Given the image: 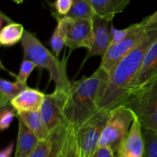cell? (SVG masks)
Segmentation results:
<instances>
[{
	"label": "cell",
	"instance_id": "484cf974",
	"mask_svg": "<svg viewBox=\"0 0 157 157\" xmlns=\"http://www.w3.org/2000/svg\"><path fill=\"white\" fill-rule=\"evenodd\" d=\"M36 67V64L32 62V61H30V60L27 59V58L23 60L21 66H20L19 73H18V76L16 77V81L20 82L21 84L27 85L28 78H29V77L30 76V75Z\"/></svg>",
	"mask_w": 157,
	"mask_h": 157
},
{
	"label": "cell",
	"instance_id": "d6986e66",
	"mask_svg": "<svg viewBox=\"0 0 157 157\" xmlns=\"http://www.w3.org/2000/svg\"><path fill=\"white\" fill-rule=\"evenodd\" d=\"M59 157H81L75 130L71 124L67 125L63 137Z\"/></svg>",
	"mask_w": 157,
	"mask_h": 157
},
{
	"label": "cell",
	"instance_id": "8fae6325",
	"mask_svg": "<svg viewBox=\"0 0 157 157\" xmlns=\"http://www.w3.org/2000/svg\"><path fill=\"white\" fill-rule=\"evenodd\" d=\"M94 41L92 48L87 52L84 63L88 58L94 56H104L110 46V23L112 21L95 15L94 17Z\"/></svg>",
	"mask_w": 157,
	"mask_h": 157
},
{
	"label": "cell",
	"instance_id": "ac0fdd59",
	"mask_svg": "<svg viewBox=\"0 0 157 157\" xmlns=\"http://www.w3.org/2000/svg\"><path fill=\"white\" fill-rule=\"evenodd\" d=\"M29 87L18 81L11 82L5 79L0 80V107L11 106V102L23 90Z\"/></svg>",
	"mask_w": 157,
	"mask_h": 157
},
{
	"label": "cell",
	"instance_id": "f546056e",
	"mask_svg": "<svg viewBox=\"0 0 157 157\" xmlns=\"http://www.w3.org/2000/svg\"><path fill=\"white\" fill-rule=\"evenodd\" d=\"M141 22H142L143 25L145 26H150L157 24V11H156V12L153 14H152V15H149V16L144 18Z\"/></svg>",
	"mask_w": 157,
	"mask_h": 157
},
{
	"label": "cell",
	"instance_id": "603a6c76",
	"mask_svg": "<svg viewBox=\"0 0 157 157\" xmlns=\"http://www.w3.org/2000/svg\"><path fill=\"white\" fill-rule=\"evenodd\" d=\"M140 26V23H136L130 25L129 27L126 28L124 29H115L111 25L110 26V36H111V40H110V46L114 45L117 43L121 42V41L127 38L129 35H131L136 29Z\"/></svg>",
	"mask_w": 157,
	"mask_h": 157
},
{
	"label": "cell",
	"instance_id": "6da1fadb",
	"mask_svg": "<svg viewBox=\"0 0 157 157\" xmlns=\"http://www.w3.org/2000/svg\"><path fill=\"white\" fill-rule=\"evenodd\" d=\"M156 39L157 24L149 26L144 41L110 71L108 81L98 100V110H112L125 104L130 96V84L140 70L146 53Z\"/></svg>",
	"mask_w": 157,
	"mask_h": 157
},
{
	"label": "cell",
	"instance_id": "ffe728a7",
	"mask_svg": "<svg viewBox=\"0 0 157 157\" xmlns=\"http://www.w3.org/2000/svg\"><path fill=\"white\" fill-rule=\"evenodd\" d=\"M52 16L56 19L58 24L51 38L50 44L55 55L58 57L64 46L66 45L65 25L61 17L58 14L52 13Z\"/></svg>",
	"mask_w": 157,
	"mask_h": 157
},
{
	"label": "cell",
	"instance_id": "5b68a950",
	"mask_svg": "<svg viewBox=\"0 0 157 157\" xmlns=\"http://www.w3.org/2000/svg\"><path fill=\"white\" fill-rule=\"evenodd\" d=\"M134 118L133 112L124 105L112 110L98 147H108L113 153H117L128 135Z\"/></svg>",
	"mask_w": 157,
	"mask_h": 157
},
{
	"label": "cell",
	"instance_id": "4316f807",
	"mask_svg": "<svg viewBox=\"0 0 157 157\" xmlns=\"http://www.w3.org/2000/svg\"><path fill=\"white\" fill-rule=\"evenodd\" d=\"M68 124H63L61 127H58L55 131V143H54L53 148L51 151L50 154L48 156V157H59V151L61 148V143H62L63 137L65 133L66 129Z\"/></svg>",
	"mask_w": 157,
	"mask_h": 157
},
{
	"label": "cell",
	"instance_id": "e0dca14e",
	"mask_svg": "<svg viewBox=\"0 0 157 157\" xmlns=\"http://www.w3.org/2000/svg\"><path fill=\"white\" fill-rule=\"evenodd\" d=\"M25 29L21 24L10 21L2 28L0 44L4 47H11L21 41Z\"/></svg>",
	"mask_w": 157,
	"mask_h": 157
},
{
	"label": "cell",
	"instance_id": "4fadbf2b",
	"mask_svg": "<svg viewBox=\"0 0 157 157\" xmlns=\"http://www.w3.org/2000/svg\"><path fill=\"white\" fill-rule=\"evenodd\" d=\"M44 97L45 94L39 90L28 87L12 100L11 106L17 113L38 111L42 106Z\"/></svg>",
	"mask_w": 157,
	"mask_h": 157
},
{
	"label": "cell",
	"instance_id": "3957f363",
	"mask_svg": "<svg viewBox=\"0 0 157 157\" xmlns=\"http://www.w3.org/2000/svg\"><path fill=\"white\" fill-rule=\"evenodd\" d=\"M25 57L35 63L37 67L49 72L50 79L55 84V90L69 92L71 82L67 74V61H59L32 32L25 30L21 39Z\"/></svg>",
	"mask_w": 157,
	"mask_h": 157
},
{
	"label": "cell",
	"instance_id": "5bb4252c",
	"mask_svg": "<svg viewBox=\"0 0 157 157\" xmlns=\"http://www.w3.org/2000/svg\"><path fill=\"white\" fill-rule=\"evenodd\" d=\"M101 18L112 21L115 15L124 11L130 0H84Z\"/></svg>",
	"mask_w": 157,
	"mask_h": 157
},
{
	"label": "cell",
	"instance_id": "f1b7e54d",
	"mask_svg": "<svg viewBox=\"0 0 157 157\" xmlns=\"http://www.w3.org/2000/svg\"><path fill=\"white\" fill-rule=\"evenodd\" d=\"M94 157H114V153L108 147H98Z\"/></svg>",
	"mask_w": 157,
	"mask_h": 157
},
{
	"label": "cell",
	"instance_id": "cb8c5ba5",
	"mask_svg": "<svg viewBox=\"0 0 157 157\" xmlns=\"http://www.w3.org/2000/svg\"><path fill=\"white\" fill-rule=\"evenodd\" d=\"M55 131L52 133L48 139L40 140L35 151L29 157H48L53 148L55 139Z\"/></svg>",
	"mask_w": 157,
	"mask_h": 157
},
{
	"label": "cell",
	"instance_id": "7a4b0ae2",
	"mask_svg": "<svg viewBox=\"0 0 157 157\" xmlns=\"http://www.w3.org/2000/svg\"><path fill=\"white\" fill-rule=\"evenodd\" d=\"M108 78V72L99 67L90 77L71 82L64 113L67 124L73 126L75 130L99 110L98 100Z\"/></svg>",
	"mask_w": 157,
	"mask_h": 157
},
{
	"label": "cell",
	"instance_id": "52a82bcc",
	"mask_svg": "<svg viewBox=\"0 0 157 157\" xmlns=\"http://www.w3.org/2000/svg\"><path fill=\"white\" fill-rule=\"evenodd\" d=\"M61 17L65 25L66 46L70 49V52L80 48L90 51L94 41V18L74 20L66 16Z\"/></svg>",
	"mask_w": 157,
	"mask_h": 157
},
{
	"label": "cell",
	"instance_id": "7402d4cb",
	"mask_svg": "<svg viewBox=\"0 0 157 157\" xmlns=\"http://www.w3.org/2000/svg\"><path fill=\"white\" fill-rule=\"evenodd\" d=\"M145 147L144 157H157V133L143 129Z\"/></svg>",
	"mask_w": 157,
	"mask_h": 157
},
{
	"label": "cell",
	"instance_id": "30bf717a",
	"mask_svg": "<svg viewBox=\"0 0 157 157\" xmlns=\"http://www.w3.org/2000/svg\"><path fill=\"white\" fill-rule=\"evenodd\" d=\"M157 76V39L150 47L143 60L140 70L129 86V95L145 87ZM129 96V97H130Z\"/></svg>",
	"mask_w": 157,
	"mask_h": 157
},
{
	"label": "cell",
	"instance_id": "2e32d148",
	"mask_svg": "<svg viewBox=\"0 0 157 157\" xmlns=\"http://www.w3.org/2000/svg\"><path fill=\"white\" fill-rule=\"evenodd\" d=\"M17 113L18 120H21L29 130H30L39 139V140H44L51 136L43 121L40 110Z\"/></svg>",
	"mask_w": 157,
	"mask_h": 157
},
{
	"label": "cell",
	"instance_id": "7c38bea8",
	"mask_svg": "<svg viewBox=\"0 0 157 157\" xmlns=\"http://www.w3.org/2000/svg\"><path fill=\"white\" fill-rule=\"evenodd\" d=\"M144 153L142 126L135 117L128 135L117 152V157H144Z\"/></svg>",
	"mask_w": 157,
	"mask_h": 157
},
{
	"label": "cell",
	"instance_id": "d4e9b609",
	"mask_svg": "<svg viewBox=\"0 0 157 157\" xmlns=\"http://www.w3.org/2000/svg\"><path fill=\"white\" fill-rule=\"evenodd\" d=\"M15 117H18V113L12 106H9V107L1 109V113H0V129H1L2 131L7 130L10 127L11 124H12Z\"/></svg>",
	"mask_w": 157,
	"mask_h": 157
},
{
	"label": "cell",
	"instance_id": "1f68e13d",
	"mask_svg": "<svg viewBox=\"0 0 157 157\" xmlns=\"http://www.w3.org/2000/svg\"><path fill=\"white\" fill-rule=\"evenodd\" d=\"M13 1L15 2V3H17V4H21V3L23 2L24 0H13Z\"/></svg>",
	"mask_w": 157,
	"mask_h": 157
},
{
	"label": "cell",
	"instance_id": "9a60e30c",
	"mask_svg": "<svg viewBox=\"0 0 157 157\" xmlns=\"http://www.w3.org/2000/svg\"><path fill=\"white\" fill-rule=\"evenodd\" d=\"M39 142V139L29 130L21 120H18V130L15 157H29L35 151Z\"/></svg>",
	"mask_w": 157,
	"mask_h": 157
},
{
	"label": "cell",
	"instance_id": "8992f818",
	"mask_svg": "<svg viewBox=\"0 0 157 157\" xmlns=\"http://www.w3.org/2000/svg\"><path fill=\"white\" fill-rule=\"evenodd\" d=\"M111 110H99L75 130L81 157H94Z\"/></svg>",
	"mask_w": 157,
	"mask_h": 157
},
{
	"label": "cell",
	"instance_id": "ba28073f",
	"mask_svg": "<svg viewBox=\"0 0 157 157\" xmlns=\"http://www.w3.org/2000/svg\"><path fill=\"white\" fill-rule=\"evenodd\" d=\"M149 26L140 22V26L127 38L121 42L110 46L105 55L102 57L100 67L110 73L117 64L130 52L136 48L144 40L148 33Z\"/></svg>",
	"mask_w": 157,
	"mask_h": 157
},
{
	"label": "cell",
	"instance_id": "44dd1931",
	"mask_svg": "<svg viewBox=\"0 0 157 157\" xmlns=\"http://www.w3.org/2000/svg\"><path fill=\"white\" fill-rule=\"evenodd\" d=\"M96 15L91 6L84 0H73V4L70 12L67 15V18L74 20L93 19Z\"/></svg>",
	"mask_w": 157,
	"mask_h": 157
},
{
	"label": "cell",
	"instance_id": "4dcf8cb0",
	"mask_svg": "<svg viewBox=\"0 0 157 157\" xmlns=\"http://www.w3.org/2000/svg\"><path fill=\"white\" fill-rule=\"evenodd\" d=\"M14 149V143L12 142L6 147H5L0 153V157H11Z\"/></svg>",
	"mask_w": 157,
	"mask_h": 157
},
{
	"label": "cell",
	"instance_id": "277c9868",
	"mask_svg": "<svg viewBox=\"0 0 157 157\" xmlns=\"http://www.w3.org/2000/svg\"><path fill=\"white\" fill-rule=\"evenodd\" d=\"M124 106L133 112L143 129L157 133V76L130 95Z\"/></svg>",
	"mask_w": 157,
	"mask_h": 157
},
{
	"label": "cell",
	"instance_id": "83f0119b",
	"mask_svg": "<svg viewBox=\"0 0 157 157\" xmlns=\"http://www.w3.org/2000/svg\"><path fill=\"white\" fill-rule=\"evenodd\" d=\"M73 4V0H55V13L61 16H65L70 12Z\"/></svg>",
	"mask_w": 157,
	"mask_h": 157
},
{
	"label": "cell",
	"instance_id": "9c48e42d",
	"mask_svg": "<svg viewBox=\"0 0 157 157\" xmlns=\"http://www.w3.org/2000/svg\"><path fill=\"white\" fill-rule=\"evenodd\" d=\"M67 96L68 92L61 90L45 94L40 113L50 134L63 124H67L64 113Z\"/></svg>",
	"mask_w": 157,
	"mask_h": 157
}]
</instances>
